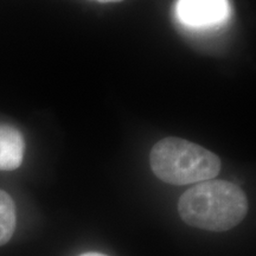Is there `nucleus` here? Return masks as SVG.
<instances>
[{"label":"nucleus","instance_id":"obj_6","mask_svg":"<svg viewBox=\"0 0 256 256\" xmlns=\"http://www.w3.org/2000/svg\"><path fill=\"white\" fill-rule=\"evenodd\" d=\"M78 256H107V255L101 254V252H84V254H81V255H78Z\"/></svg>","mask_w":256,"mask_h":256},{"label":"nucleus","instance_id":"obj_2","mask_svg":"<svg viewBox=\"0 0 256 256\" xmlns=\"http://www.w3.org/2000/svg\"><path fill=\"white\" fill-rule=\"evenodd\" d=\"M150 164L160 180L172 185L210 180L220 174L222 168L220 159L215 153L174 136L162 139L153 146Z\"/></svg>","mask_w":256,"mask_h":256},{"label":"nucleus","instance_id":"obj_7","mask_svg":"<svg viewBox=\"0 0 256 256\" xmlns=\"http://www.w3.org/2000/svg\"><path fill=\"white\" fill-rule=\"evenodd\" d=\"M98 2H104V4H107V2H120L122 0H96Z\"/></svg>","mask_w":256,"mask_h":256},{"label":"nucleus","instance_id":"obj_1","mask_svg":"<svg viewBox=\"0 0 256 256\" xmlns=\"http://www.w3.org/2000/svg\"><path fill=\"white\" fill-rule=\"evenodd\" d=\"M178 212L185 223L194 228L226 232L247 215L248 200L236 184L210 179L197 183L182 194Z\"/></svg>","mask_w":256,"mask_h":256},{"label":"nucleus","instance_id":"obj_5","mask_svg":"<svg viewBox=\"0 0 256 256\" xmlns=\"http://www.w3.org/2000/svg\"><path fill=\"white\" fill-rule=\"evenodd\" d=\"M17 215L12 197L0 190V247L11 240L16 229Z\"/></svg>","mask_w":256,"mask_h":256},{"label":"nucleus","instance_id":"obj_3","mask_svg":"<svg viewBox=\"0 0 256 256\" xmlns=\"http://www.w3.org/2000/svg\"><path fill=\"white\" fill-rule=\"evenodd\" d=\"M177 17L191 28H209L222 23L229 14L226 0H178Z\"/></svg>","mask_w":256,"mask_h":256},{"label":"nucleus","instance_id":"obj_4","mask_svg":"<svg viewBox=\"0 0 256 256\" xmlns=\"http://www.w3.org/2000/svg\"><path fill=\"white\" fill-rule=\"evenodd\" d=\"M25 142L22 133L10 124H0V171H12L22 165Z\"/></svg>","mask_w":256,"mask_h":256}]
</instances>
